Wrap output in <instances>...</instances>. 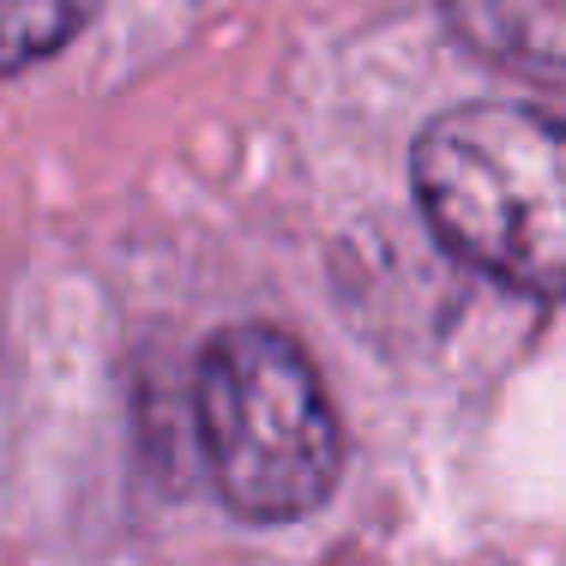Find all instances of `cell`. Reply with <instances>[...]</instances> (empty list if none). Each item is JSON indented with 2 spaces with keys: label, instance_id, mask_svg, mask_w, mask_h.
I'll return each instance as SVG.
<instances>
[{
  "label": "cell",
  "instance_id": "4",
  "mask_svg": "<svg viewBox=\"0 0 566 566\" xmlns=\"http://www.w3.org/2000/svg\"><path fill=\"white\" fill-rule=\"evenodd\" d=\"M103 0H0V78L24 73L31 61L61 55Z\"/></svg>",
  "mask_w": 566,
  "mask_h": 566
},
{
  "label": "cell",
  "instance_id": "1",
  "mask_svg": "<svg viewBox=\"0 0 566 566\" xmlns=\"http://www.w3.org/2000/svg\"><path fill=\"white\" fill-rule=\"evenodd\" d=\"M440 248L524 295H566V120L524 103H464L410 157Z\"/></svg>",
  "mask_w": 566,
  "mask_h": 566
},
{
  "label": "cell",
  "instance_id": "2",
  "mask_svg": "<svg viewBox=\"0 0 566 566\" xmlns=\"http://www.w3.org/2000/svg\"><path fill=\"white\" fill-rule=\"evenodd\" d=\"M199 447L218 494L253 524H290L338 489L344 428L319 368L277 326H229L199 349Z\"/></svg>",
  "mask_w": 566,
  "mask_h": 566
},
{
  "label": "cell",
  "instance_id": "3",
  "mask_svg": "<svg viewBox=\"0 0 566 566\" xmlns=\"http://www.w3.org/2000/svg\"><path fill=\"white\" fill-rule=\"evenodd\" d=\"M452 36L518 78L566 85V0H440Z\"/></svg>",
  "mask_w": 566,
  "mask_h": 566
}]
</instances>
